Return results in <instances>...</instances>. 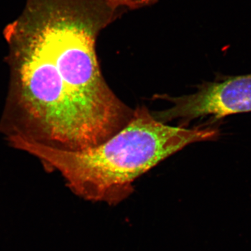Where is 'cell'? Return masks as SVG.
Segmentation results:
<instances>
[{
  "mask_svg": "<svg viewBox=\"0 0 251 251\" xmlns=\"http://www.w3.org/2000/svg\"><path fill=\"white\" fill-rule=\"evenodd\" d=\"M20 21L18 82L23 105L44 125L99 145L133 111L102 76L92 21L58 0H37Z\"/></svg>",
  "mask_w": 251,
  "mask_h": 251,
  "instance_id": "6da1fadb",
  "label": "cell"
},
{
  "mask_svg": "<svg viewBox=\"0 0 251 251\" xmlns=\"http://www.w3.org/2000/svg\"><path fill=\"white\" fill-rule=\"evenodd\" d=\"M213 128L173 126L138 107L125 126L101 143L69 150L18 136L15 144L59 171L77 196L116 204L133 191V182L191 144L217 139Z\"/></svg>",
  "mask_w": 251,
  "mask_h": 251,
  "instance_id": "7a4b0ae2",
  "label": "cell"
},
{
  "mask_svg": "<svg viewBox=\"0 0 251 251\" xmlns=\"http://www.w3.org/2000/svg\"><path fill=\"white\" fill-rule=\"evenodd\" d=\"M169 101L171 108L155 115L160 121H191L208 116L220 120L251 112V74L224 76L203 84L196 93L170 98Z\"/></svg>",
  "mask_w": 251,
  "mask_h": 251,
  "instance_id": "3957f363",
  "label": "cell"
},
{
  "mask_svg": "<svg viewBox=\"0 0 251 251\" xmlns=\"http://www.w3.org/2000/svg\"><path fill=\"white\" fill-rule=\"evenodd\" d=\"M115 6H126L130 9H136L151 4L153 0H109Z\"/></svg>",
  "mask_w": 251,
  "mask_h": 251,
  "instance_id": "277c9868",
  "label": "cell"
}]
</instances>
